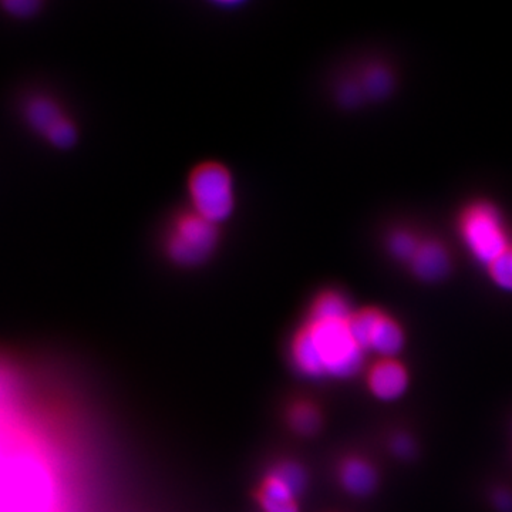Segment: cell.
Returning a JSON list of instances; mask_svg holds the SVG:
<instances>
[{
  "label": "cell",
  "instance_id": "6da1fadb",
  "mask_svg": "<svg viewBox=\"0 0 512 512\" xmlns=\"http://www.w3.org/2000/svg\"><path fill=\"white\" fill-rule=\"evenodd\" d=\"M291 359L302 376L348 379L362 370L365 352L353 338L350 319H308L292 340Z\"/></svg>",
  "mask_w": 512,
  "mask_h": 512
},
{
  "label": "cell",
  "instance_id": "7a4b0ae2",
  "mask_svg": "<svg viewBox=\"0 0 512 512\" xmlns=\"http://www.w3.org/2000/svg\"><path fill=\"white\" fill-rule=\"evenodd\" d=\"M220 241L218 225L192 210L171 222L164 239L165 254L175 265L192 268L207 262Z\"/></svg>",
  "mask_w": 512,
  "mask_h": 512
},
{
  "label": "cell",
  "instance_id": "3957f363",
  "mask_svg": "<svg viewBox=\"0 0 512 512\" xmlns=\"http://www.w3.org/2000/svg\"><path fill=\"white\" fill-rule=\"evenodd\" d=\"M188 192L191 210L218 227L234 212V180L224 165L207 163L195 168Z\"/></svg>",
  "mask_w": 512,
  "mask_h": 512
},
{
  "label": "cell",
  "instance_id": "277c9868",
  "mask_svg": "<svg viewBox=\"0 0 512 512\" xmlns=\"http://www.w3.org/2000/svg\"><path fill=\"white\" fill-rule=\"evenodd\" d=\"M461 231L471 254L481 264L490 266L508 249L500 214L493 205L476 204L468 208Z\"/></svg>",
  "mask_w": 512,
  "mask_h": 512
},
{
  "label": "cell",
  "instance_id": "5b68a950",
  "mask_svg": "<svg viewBox=\"0 0 512 512\" xmlns=\"http://www.w3.org/2000/svg\"><path fill=\"white\" fill-rule=\"evenodd\" d=\"M350 330L363 352L376 353L382 359H396L406 345L402 326L375 309L353 313Z\"/></svg>",
  "mask_w": 512,
  "mask_h": 512
},
{
  "label": "cell",
  "instance_id": "8992f818",
  "mask_svg": "<svg viewBox=\"0 0 512 512\" xmlns=\"http://www.w3.org/2000/svg\"><path fill=\"white\" fill-rule=\"evenodd\" d=\"M23 116L28 126L53 147L66 150L76 144V126L52 97L43 94L30 97L23 107Z\"/></svg>",
  "mask_w": 512,
  "mask_h": 512
},
{
  "label": "cell",
  "instance_id": "52a82bcc",
  "mask_svg": "<svg viewBox=\"0 0 512 512\" xmlns=\"http://www.w3.org/2000/svg\"><path fill=\"white\" fill-rule=\"evenodd\" d=\"M410 377L406 367L396 359H382L367 375V386L376 399L382 402H396L409 389Z\"/></svg>",
  "mask_w": 512,
  "mask_h": 512
},
{
  "label": "cell",
  "instance_id": "ba28073f",
  "mask_svg": "<svg viewBox=\"0 0 512 512\" xmlns=\"http://www.w3.org/2000/svg\"><path fill=\"white\" fill-rule=\"evenodd\" d=\"M342 487L355 497H366L376 490L379 483L376 468L365 458L349 457L339 467Z\"/></svg>",
  "mask_w": 512,
  "mask_h": 512
},
{
  "label": "cell",
  "instance_id": "9c48e42d",
  "mask_svg": "<svg viewBox=\"0 0 512 512\" xmlns=\"http://www.w3.org/2000/svg\"><path fill=\"white\" fill-rule=\"evenodd\" d=\"M412 268L417 278L424 282H439L450 271V259L446 249L436 242L420 245L412 259Z\"/></svg>",
  "mask_w": 512,
  "mask_h": 512
},
{
  "label": "cell",
  "instance_id": "30bf717a",
  "mask_svg": "<svg viewBox=\"0 0 512 512\" xmlns=\"http://www.w3.org/2000/svg\"><path fill=\"white\" fill-rule=\"evenodd\" d=\"M352 316L348 299L336 291L320 293L309 312V319L349 320Z\"/></svg>",
  "mask_w": 512,
  "mask_h": 512
},
{
  "label": "cell",
  "instance_id": "8fae6325",
  "mask_svg": "<svg viewBox=\"0 0 512 512\" xmlns=\"http://www.w3.org/2000/svg\"><path fill=\"white\" fill-rule=\"evenodd\" d=\"M288 423L296 433L311 436L320 429L322 416L315 404L308 400H298L289 407Z\"/></svg>",
  "mask_w": 512,
  "mask_h": 512
},
{
  "label": "cell",
  "instance_id": "7c38bea8",
  "mask_svg": "<svg viewBox=\"0 0 512 512\" xmlns=\"http://www.w3.org/2000/svg\"><path fill=\"white\" fill-rule=\"evenodd\" d=\"M393 79L387 69L376 66L366 70L362 90L370 99H383L392 90Z\"/></svg>",
  "mask_w": 512,
  "mask_h": 512
},
{
  "label": "cell",
  "instance_id": "4fadbf2b",
  "mask_svg": "<svg viewBox=\"0 0 512 512\" xmlns=\"http://www.w3.org/2000/svg\"><path fill=\"white\" fill-rule=\"evenodd\" d=\"M488 269L495 285L504 291L512 292V248L498 256Z\"/></svg>",
  "mask_w": 512,
  "mask_h": 512
},
{
  "label": "cell",
  "instance_id": "5bb4252c",
  "mask_svg": "<svg viewBox=\"0 0 512 512\" xmlns=\"http://www.w3.org/2000/svg\"><path fill=\"white\" fill-rule=\"evenodd\" d=\"M419 247L420 245L417 244L416 239L412 235L407 234V232H397V234L390 238L389 242L390 252L396 258L402 259V261L412 262Z\"/></svg>",
  "mask_w": 512,
  "mask_h": 512
},
{
  "label": "cell",
  "instance_id": "9a60e30c",
  "mask_svg": "<svg viewBox=\"0 0 512 512\" xmlns=\"http://www.w3.org/2000/svg\"><path fill=\"white\" fill-rule=\"evenodd\" d=\"M40 6L42 3L32 2V0H9V2L2 3V8L6 13L19 19L32 18L39 12Z\"/></svg>",
  "mask_w": 512,
  "mask_h": 512
},
{
  "label": "cell",
  "instance_id": "2e32d148",
  "mask_svg": "<svg viewBox=\"0 0 512 512\" xmlns=\"http://www.w3.org/2000/svg\"><path fill=\"white\" fill-rule=\"evenodd\" d=\"M390 450L394 456L409 460L416 454V443L409 434L397 433L390 439Z\"/></svg>",
  "mask_w": 512,
  "mask_h": 512
},
{
  "label": "cell",
  "instance_id": "e0dca14e",
  "mask_svg": "<svg viewBox=\"0 0 512 512\" xmlns=\"http://www.w3.org/2000/svg\"><path fill=\"white\" fill-rule=\"evenodd\" d=\"M265 512H298V505L291 498L259 497Z\"/></svg>",
  "mask_w": 512,
  "mask_h": 512
},
{
  "label": "cell",
  "instance_id": "ac0fdd59",
  "mask_svg": "<svg viewBox=\"0 0 512 512\" xmlns=\"http://www.w3.org/2000/svg\"><path fill=\"white\" fill-rule=\"evenodd\" d=\"M340 103L345 106L353 107L360 103L362 97L365 96L362 87L355 83H343L338 92Z\"/></svg>",
  "mask_w": 512,
  "mask_h": 512
},
{
  "label": "cell",
  "instance_id": "d6986e66",
  "mask_svg": "<svg viewBox=\"0 0 512 512\" xmlns=\"http://www.w3.org/2000/svg\"><path fill=\"white\" fill-rule=\"evenodd\" d=\"M491 501L498 512H512V491L508 488H498L491 495Z\"/></svg>",
  "mask_w": 512,
  "mask_h": 512
}]
</instances>
